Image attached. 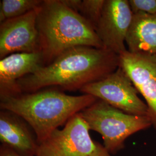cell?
<instances>
[{"mask_svg": "<svg viewBox=\"0 0 156 156\" xmlns=\"http://www.w3.org/2000/svg\"><path fill=\"white\" fill-rule=\"evenodd\" d=\"M80 91L128 114L149 116L146 102L140 98L138 91L120 67L105 78L85 85Z\"/></svg>", "mask_w": 156, "mask_h": 156, "instance_id": "cell-5", "label": "cell"}, {"mask_svg": "<svg viewBox=\"0 0 156 156\" xmlns=\"http://www.w3.org/2000/svg\"><path fill=\"white\" fill-rule=\"evenodd\" d=\"M0 156H23L17 153L5 146L1 145L0 147Z\"/></svg>", "mask_w": 156, "mask_h": 156, "instance_id": "cell-18", "label": "cell"}, {"mask_svg": "<svg viewBox=\"0 0 156 156\" xmlns=\"http://www.w3.org/2000/svg\"><path fill=\"white\" fill-rule=\"evenodd\" d=\"M133 17L127 0H105L95 30L105 49L119 56L127 50L126 41Z\"/></svg>", "mask_w": 156, "mask_h": 156, "instance_id": "cell-7", "label": "cell"}, {"mask_svg": "<svg viewBox=\"0 0 156 156\" xmlns=\"http://www.w3.org/2000/svg\"><path fill=\"white\" fill-rule=\"evenodd\" d=\"M79 113L90 129L102 136L103 146L111 154L123 149L131 135L152 126L149 116L128 114L101 100Z\"/></svg>", "mask_w": 156, "mask_h": 156, "instance_id": "cell-4", "label": "cell"}, {"mask_svg": "<svg viewBox=\"0 0 156 156\" xmlns=\"http://www.w3.org/2000/svg\"><path fill=\"white\" fill-rule=\"evenodd\" d=\"M41 0H2L0 3V21L22 16L37 9Z\"/></svg>", "mask_w": 156, "mask_h": 156, "instance_id": "cell-13", "label": "cell"}, {"mask_svg": "<svg viewBox=\"0 0 156 156\" xmlns=\"http://www.w3.org/2000/svg\"><path fill=\"white\" fill-rule=\"evenodd\" d=\"M37 26L45 65L74 47L104 48L94 27L62 0L42 1L37 8Z\"/></svg>", "mask_w": 156, "mask_h": 156, "instance_id": "cell-3", "label": "cell"}, {"mask_svg": "<svg viewBox=\"0 0 156 156\" xmlns=\"http://www.w3.org/2000/svg\"><path fill=\"white\" fill-rule=\"evenodd\" d=\"M62 2L69 8L79 13L82 1L81 0H62Z\"/></svg>", "mask_w": 156, "mask_h": 156, "instance_id": "cell-17", "label": "cell"}, {"mask_svg": "<svg viewBox=\"0 0 156 156\" xmlns=\"http://www.w3.org/2000/svg\"><path fill=\"white\" fill-rule=\"evenodd\" d=\"M119 67V56L105 48L78 46L62 53L48 64L17 81L19 93H30L49 86L80 90Z\"/></svg>", "mask_w": 156, "mask_h": 156, "instance_id": "cell-1", "label": "cell"}, {"mask_svg": "<svg viewBox=\"0 0 156 156\" xmlns=\"http://www.w3.org/2000/svg\"><path fill=\"white\" fill-rule=\"evenodd\" d=\"M26 122L14 113L0 112V140L2 145L23 156H35L38 143Z\"/></svg>", "mask_w": 156, "mask_h": 156, "instance_id": "cell-11", "label": "cell"}, {"mask_svg": "<svg viewBox=\"0 0 156 156\" xmlns=\"http://www.w3.org/2000/svg\"><path fill=\"white\" fill-rule=\"evenodd\" d=\"M90 156H112L103 145L96 142V148L93 153Z\"/></svg>", "mask_w": 156, "mask_h": 156, "instance_id": "cell-16", "label": "cell"}, {"mask_svg": "<svg viewBox=\"0 0 156 156\" xmlns=\"http://www.w3.org/2000/svg\"><path fill=\"white\" fill-rule=\"evenodd\" d=\"M119 67L145 99L152 126L156 129V55L127 50L119 55Z\"/></svg>", "mask_w": 156, "mask_h": 156, "instance_id": "cell-8", "label": "cell"}, {"mask_svg": "<svg viewBox=\"0 0 156 156\" xmlns=\"http://www.w3.org/2000/svg\"><path fill=\"white\" fill-rule=\"evenodd\" d=\"M126 44L129 52L156 55V13L133 14Z\"/></svg>", "mask_w": 156, "mask_h": 156, "instance_id": "cell-12", "label": "cell"}, {"mask_svg": "<svg viewBox=\"0 0 156 156\" xmlns=\"http://www.w3.org/2000/svg\"><path fill=\"white\" fill-rule=\"evenodd\" d=\"M90 131L87 123L77 113L64 128L57 129L38 144L35 156H90L96 148Z\"/></svg>", "mask_w": 156, "mask_h": 156, "instance_id": "cell-6", "label": "cell"}, {"mask_svg": "<svg viewBox=\"0 0 156 156\" xmlns=\"http://www.w3.org/2000/svg\"><path fill=\"white\" fill-rule=\"evenodd\" d=\"M97 100L91 95L74 96L49 89L1 97L0 106L2 110L14 113L27 123L39 144Z\"/></svg>", "mask_w": 156, "mask_h": 156, "instance_id": "cell-2", "label": "cell"}, {"mask_svg": "<svg viewBox=\"0 0 156 156\" xmlns=\"http://www.w3.org/2000/svg\"><path fill=\"white\" fill-rule=\"evenodd\" d=\"M37 8L1 23V59L15 53L42 51L37 26Z\"/></svg>", "mask_w": 156, "mask_h": 156, "instance_id": "cell-9", "label": "cell"}, {"mask_svg": "<svg viewBox=\"0 0 156 156\" xmlns=\"http://www.w3.org/2000/svg\"><path fill=\"white\" fill-rule=\"evenodd\" d=\"M105 0H83L79 13L89 23L94 30L100 19Z\"/></svg>", "mask_w": 156, "mask_h": 156, "instance_id": "cell-14", "label": "cell"}, {"mask_svg": "<svg viewBox=\"0 0 156 156\" xmlns=\"http://www.w3.org/2000/svg\"><path fill=\"white\" fill-rule=\"evenodd\" d=\"M44 65L42 51L15 53L1 59L0 97L19 94L17 81Z\"/></svg>", "mask_w": 156, "mask_h": 156, "instance_id": "cell-10", "label": "cell"}, {"mask_svg": "<svg viewBox=\"0 0 156 156\" xmlns=\"http://www.w3.org/2000/svg\"><path fill=\"white\" fill-rule=\"evenodd\" d=\"M128 2L133 14L156 13V0H129Z\"/></svg>", "mask_w": 156, "mask_h": 156, "instance_id": "cell-15", "label": "cell"}]
</instances>
